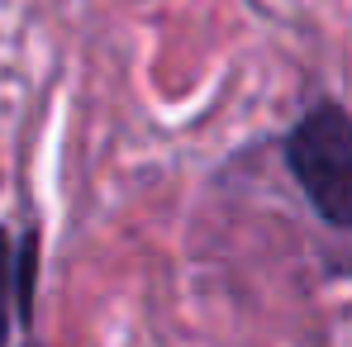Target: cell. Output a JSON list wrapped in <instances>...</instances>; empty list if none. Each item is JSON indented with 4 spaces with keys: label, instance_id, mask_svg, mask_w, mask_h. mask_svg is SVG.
<instances>
[{
    "label": "cell",
    "instance_id": "1",
    "mask_svg": "<svg viewBox=\"0 0 352 347\" xmlns=\"http://www.w3.org/2000/svg\"><path fill=\"white\" fill-rule=\"evenodd\" d=\"M286 167L324 224L352 229V115L338 100H319L300 115L286 133Z\"/></svg>",
    "mask_w": 352,
    "mask_h": 347
},
{
    "label": "cell",
    "instance_id": "2",
    "mask_svg": "<svg viewBox=\"0 0 352 347\" xmlns=\"http://www.w3.org/2000/svg\"><path fill=\"white\" fill-rule=\"evenodd\" d=\"M19 290V262L10 252V238L0 229V347L10 343V295Z\"/></svg>",
    "mask_w": 352,
    "mask_h": 347
}]
</instances>
